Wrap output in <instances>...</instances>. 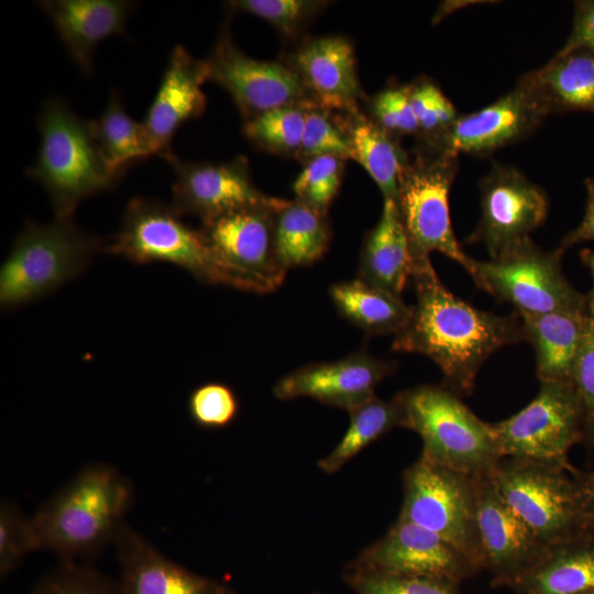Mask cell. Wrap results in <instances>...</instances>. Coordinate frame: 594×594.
I'll use <instances>...</instances> for the list:
<instances>
[{
    "label": "cell",
    "instance_id": "obj_1",
    "mask_svg": "<svg viewBox=\"0 0 594 594\" xmlns=\"http://www.w3.org/2000/svg\"><path fill=\"white\" fill-rule=\"evenodd\" d=\"M411 279L416 302L392 350L427 356L441 370L444 385L459 395L471 394L485 361L525 340L520 317L485 311L459 298L441 282L431 261L414 265Z\"/></svg>",
    "mask_w": 594,
    "mask_h": 594
},
{
    "label": "cell",
    "instance_id": "obj_2",
    "mask_svg": "<svg viewBox=\"0 0 594 594\" xmlns=\"http://www.w3.org/2000/svg\"><path fill=\"white\" fill-rule=\"evenodd\" d=\"M133 499L132 483L117 468L84 465L30 516L36 550L62 561L92 557L113 544Z\"/></svg>",
    "mask_w": 594,
    "mask_h": 594
},
{
    "label": "cell",
    "instance_id": "obj_3",
    "mask_svg": "<svg viewBox=\"0 0 594 594\" xmlns=\"http://www.w3.org/2000/svg\"><path fill=\"white\" fill-rule=\"evenodd\" d=\"M37 127L38 154L26 174L47 191L55 218H73L84 199L118 183L98 144L94 120L80 118L54 97L43 103Z\"/></svg>",
    "mask_w": 594,
    "mask_h": 594
},
{
    "label": "cell",
    "instance_id": "obj_4",
    "mask_svg": "<svg viewBox=\"0 0 594 594\" xmlns=\"http://www.w3.org/2000/svg\"><path fill=\"white\" fill-rule=\"evenodd\" d=\"M182 217L172 205L134 197L127 205L118 233L103 251L135 264H173L202 283L257 293L249 279L213 253L200 229H193Z\"/></svg>",
    "mask_w": 594,
    "mask_h": 594
},
{
    "label": "cell",
    "instance_id": "obj_5",
    "mask_svg": "<svg viewBox=\"0 0 594 594\" xmlns=\"http://www.w3.org/2000/svg\"><path fill=\"white\" fill-rule=\"evenodd\" d=\"M103 245L73 218L44 224L29 221L0 267L1 309L35 301L78 277Z\"/></svg>",
    "mask_w": 594,
    "mask_h": 594
},
{
    "label": "cell",
    "instance_id": "obj_6",
    "mask_svg": "<svg viewBox=\"0 0 594 594\" xmlns=\"http://www.w3.org/2000/svg\"><path fill=\"white\" fill-rule=\"evenodd\" d=\"M404 428L422 441L420 455L469 476L490 474L502 457L490 422L447 385H419L395 395Z\"/></svg>",
    "mask_w": 594,
    "mask_h": 594
},
{
    "label": "cell",
    "instance_id": "obj_7",
    "mask_svg": "<svg viewBox=\"0 0 594 594\" xmlns=\"http://www.w3.org/2000/svg\"><path fill=\"white\" fill-rule=\"evenodd\" d=\"M566 466L502 458L490 473L499 494L548 547L590 532L581 482Z\"/></svg>",
    "mask_w": 594,
    "mask_h": 594
},
{
    "label": "cell",
    "instance_id": "obj_8",
    "mask_svg": "<svg viewBox=\"0 0 594 594\" xmlns=\"http://www.w3.org/2000/svg\"><path fill=\"white\" fill-rule=\"evenodd\" d=\"M564 252L559 246L542 250L529 237L496 257L473 258L469 274L476 287L512 305L518 316L587 311L586 295L579 293L563 274Z\"/></svg>",
    "mask_w": 594,
    "mask_h": 594
},
{
    "label": "cell",
    "instance_id": "obj_9",
    "mask_svg": "<svg viewBox=\"0 0 594 594\" xmlns=\"http://www.w3.org/2000/svg\"><path fill=\"white\" fill-rule=\"evenodd\" d=\"M458 157L424 145L402 174L396 204L414 265L431 261L430 254L439 252L468 273L471 270L473 258L459 244L450 218L449 194Z\"/></svg>",
    "mask_w": 594,
    "mask_h": 594
},
{
    "label": "cell",
    "instance_id": "obj_10",
    "mask_svg": "<svg viewBox=\"0 0 594 594\" xmlns=\"http://www.w3.org/2000/svg\"><path fill=\"white\" fill-rule=\"evenodd\" d=\"M398 519L443 538L482 571L474 476L420 455L403 473Z\"/></svg>",
    "mask_w": 594,
    "mask_h": 594
},
{
    "label": "cell",
    "instance_id": "obj_11",
    "mask_svg": "<svg viewBox=\"0 0 594 594\" xmlns=\"http://www.w3.org/2000/svg\"><path fill=\"white\" fill-rule=\"evenodd\" d=\"M490 425L502 458L568 466L569 449L582 440L583 416L573 383H540L526 407Z\"/></svg>",
    "mask_w": 594,
    "mask_h": 594
},
{
    "label": "cell",
    "instance_id": "obj_12",
    "mask_svg": "<svg viewBox=\"0 0 594 594\" xmlns=\"http://www.w3.org/2000/svg\"><path fill=\"white\" fill-rule=\"evenodd\" d=\"M205 61L209 80L228 91L244 121L276 108L314 103L289 64L248 56L228 30L221 32Z\"/></svg>",
    "mask_w": 594,
    "mask_h": 594
},
{
    "label": "cell",
    "instance_id": "obj_13",
    "mask_svg": "<svg viewBox=\"0 0 594 594\" xmlns=\"http://www.w3.org/2000/svg\"><path fill=\"white\" fill-rule=\"evenodd\" d=\"M344 570L404 576H428L460 584L479 568L438 535L402 519L364 548Z\"/></svg>",
    "mask_w": 594,
    "mask_h": 594
},
{
    "label": "cell",
    "instance_id": "obj_14",
    "mask_svg": "<svg viewBox=\"0 0 594 594\" xmlns=\"http://www.w3.org/2000/svg\"><path fill=\"white\" fill-rule=\"evenodd\" d=\"M544 190L517 168L494 163L481 182V216L466 243L482 244L490 258L529 238L546 220Z\"/></svg>",
    "mask_w": 594,
    "mask_h": 594
},
{
    "label": "cell",
    "instance_id": "obj_15",
    "mask_svg": "<svg viewBox=\"0 0 594 594\" xmlns=\"http://www.w3.org/2000/svg\"><path fill=\"white\" fill-rule=\"evenodd\" d=\"M284 199L242 208L201 222L200 231L213 253L249 279L257 293L276 289L286 271L275 250L274 215Z\"/></svg>",
    "mask_w": 594,
    "mask_h": 594
},
{
    "label": "cell",
    "instance_id": "obj_16",
    "mask_svg": "<svg viewBox=\"0 0 594 594\" xmlns=\"http://www.w3.org/2000/svg\"><path fill=\"white\" fill-rule=\"evenodd\" d=\"M481 568L509 587L546 554V546L499 494L490 474L474 476Z\"/></svg>",
    "mask_w": 594,
    "mask_h": 594
},
{
    "label": "cell",
    "instance_id": "obj_17",
    "mask_svg": "<svg viewBox=\"0 0 594 594\" xmlns=\"http://www.w3.org/2000/svg\"><path fill=\"white\" fill-rule=\"evenodd\" d=\"M164 160L174 170L172 206L180 216L191 215L205 222L277 199L266 196L254 185L245 157L222 163L189 162L170 153Z\"/></svg>",
    "mask_w": 594,
    "mask_h": 594
},
{
    "label": "cell",
    "instance_id": "obj_18",
    "mask_svg": "<svg viewBox=\"0 0 594 594\" xmlns=\"http://www.w3.org/2000/svg\"><path fill=\"white\" fill-rule=\"evenodd\" d=\"M395 369L394 362L361 350L333 362L298 367L278 380L273 393L280 400L308 397L350 411L376 396V387Z\"/></svg>",
    "mask_w": 594,
    "mask_h": 594
},
{
    "label": "cell",
    "instance_id": "obj_19",
    "mask_svg": "<svg viewBox=\"0 0 594 594\" xmlns=\"http://www.w3.org/2000/svg\"><path fill=\"white\" fill-rule=\"evenodd\" d=\"M113 546L117 594H238L229 584L173 561L127 522Z\"/></svg>",
    "mask_w": 594,
    "mask_h": 594
},
{
    "label": "cell",
    "instance_id": "obj_20",
    "mask_svg": "<svg viewBox=\"0 0 594 594\" xmlns=\"http://www.w3.org/2000/svg\"><path fill=\"white\" fill-rule=\"evenodd\" d=\"M544 117L517 84L490 106L459 116L441 136L424 145L459 156L487 155L538 128Z\"/></svg>",
    "mask_w": 594,
    "mask_h": 594
},
{
    "label": "cell",
    "instance_id": "obj_21",
    "mask_svg": "<svg viewBox=\"0 0 594 594\" xmlns=\"http://www.w3.org/2000/svg\"><path fill=\"white\" fill-rule=\"evenodd\" d=\"M209 80L206 61L178 44L169 56L156 96L142 121L152 155L165 158L177 130L200 117L207 106L202 85Z\"/></svg>",
    "mask_w": 594,
    "mask_h": 594
},
{
    "label": "cell",
    "instance_id": "obj_22",
    "mask_svg": "<svg viewBox=\"0 0 594 594\" xmlns=\"http://www.w3.org/2000/svg\"><path fill=\"white\" fill-rule=\"evenodd\" d=\"M288 64L316 106L327 111H359L363 91L349 38L327 35L307 40L294 52Z\"/></svg>",
    "mask_w": 594,
    "mask_h": 594
},
{
    "label": "cell",
    "instance_id": "obj_23",
    "mask_svg": "<svg viewBox=\"0 0 594 594\" xmlns=\"http://www.w3.org/2000/svg\"><path fill=\"white\" fill-rule=\"evenodd\" d=\"M40 8L48 15L68 55L80 72L94 73V55L109 36L125 32L134 2L127 0H45Z\"/></svg>",
    "mask_w": 594,
    "mask_h": 594
},
{
    "label": "cell",
    "instance_id": "obj_24",
    "mask_svg": "<svg viewBox=\"0 0 594 594\" xmlns=\"http://www.w3.org/2000/svg\"><path fill=\"white\" fill-rule=\"evenodd\" d=\"M517 85L544 118L573 111L594 114V53L585 47L560 50Z\"/></svg>",
    "mask_w": 594,
    "mask_h": 594
},
{
    "label": "cell",
    "instance_id": "obj_25",
    "mask_svg": "<svg viewBox=\"0 0 594 594\" xmlns=\"http://www.w3.org/2000/svg\"><path fill=\"white\" fill-rule=\"evenodd\" d=\"M519 317L525 340L534 348L539 382L572 383L587 311L562 310Z\"/></svg>",
    "mask_w": 594,
    "mask_h": 594
},
{
    "label": "cell",
    "instance_id": "obj_26",
    "mask_svg": "<svg viewBox=\"0 0 594 594\" xmlns=\"http://www.w3.org/2000/svg\"><path fill=\"white\" fill-rule=\"evenodd\" d=\"M409 241L395 200L384 199L381 218L365 235L358 278L397 297L413 274Z\"/></svg>",
    "mask_w": 594,
    "mask_h": 594
},
{
    "label": "cell",
    "instance_id": "obj_27",
    "mask_svg": "<svg viewBox=\"0 0 594 594\" xmlns=\"http://www.w3.org/2000/svg\"><path fill=\"white\" fill-rule=\"evenodd\" d=\"M509 588L516 594L594 591V538L586 532L549 547L542 559Z\"/></svg>",
    "mask_w": 594,
    "mask_h": 594
},
{
    "label": "cell",
    "instance_id": "obj_28",
    "mask_svg": "<svg viewBox=\"0 0 594 594\" xmlns=\"http://www.w3.org/2000/svg\"><path fill=\"white\" fill-rule=\"evenodd\" d=\"M343 128L356 161L378 186L384 199L396 201L402 174L409 156L398 139L360 111L345 113Z\"/></svg>",
    "mask_w": 594,
    "mask_h": 594
},
{
    "label": "cell",
    "instance_id": "obj_29",
    "mask_svg": "<svg viewBox=\"0 0 594 594\" xmlns=\"http://www.w3.org/2000/svg\"><path fill=\"white\" fill-rule=\"evenodd\" d=\"M274 232L276 255L286 272L322 257L332 235L328 213L296 199L283 200L275 210Z\"/></svg>",
    "mask_w": 594,
    "mask_h": 594
},
{
    "label": "cell",
    "instance_id": "obj_30",
    "mask_svg": "<svg viewBox=\"0 0 594 594\" xmlns=\"http://www.w3.org/2000/svg\"><path fill=\"white\" fill-rule=\"evenodd\" d=\"M330 297L343 318L370 336H396L411 314V306H407L402 297L359 278L333 284Z\"/></svg>",
    "mask_w": 594,
    "mask_h": 594
},
{
    "label": "cell",
    "instance_id": "obj_31",
    "mask_svg": "<svg viewBox=\"0 0 594 594\" xmlns=\"http://www.w3.org/2000/svg\"><path fill=\"white\" fill-rule=\"evenodd\" d=\"M346 431L331 452L317 461L326 474H334L361 451L396 427L404 426V416L398 400H383L374 396L351 409Z\"/></svg>",
    "mask_w": 594,
    "mask_h": 594
},
{
    "label": "cell",
    "instance_id": "obj_32",
    "mask_svg": "<svg viewBox=\"0 0 594 594\" xmlns=\"http://www.w3.org/2000/svg\"><path fill=\"white\" fill-rule=\"evenodd\" d=\"M94 122L102 155L119 177L130 165L153 156L142 122L125 112L117 91L111 92L102 114Z\"/></svg>",
    "mask_w": 594,
    "mask_h": 594
},
{
    "label": "cell",
    "instance_id": "obj_33",
    "mask_svg": "<svg viewBox=\"0 0 594 594\" xmlns=\"http://www.w3.org/2000/svg\"><path fill=\"white\" fill-rule=\"evenodd\" d=\"M308 106L310 105H292L266 111L244 121L243 133L261 150L277 155L297 156Z\"/></svg>",
    "mask_w": 594,
    "mask_h": 594
},
{
    "label": "cell",
    "instance_id": "obj_34",
    "mask_svg": "<svg viewBox=\"0 0 594 594\" xmlns=\"http://www.w3.org/2000/svg\"><path fill=\"white\" fill-rule=\"evenodd\" d=\"M344 161L338 156L323 155L305 162L293 185L295 199L328 213L342 184Z\"/></svg>",
    "mask_w": 594,
    "mask_h": 594
},
{
    "label": "cell",
    "instance_id": "obj_35",
    "mask_svg": "<svg viewBox=\"0 0 594 594\" xmlns=\"http://www.w3.org/2000/svg\"><path fill=\"white\" fill-rule=\"evenodd\" d=\"M409 98L425 143L441 136L459 118L453 103L440 87L429 78L409 84Z\"/></svg>",
    "mask_w": 594,
    "mask_h": 594
},
{
    "label": "cell",
    "instance_id": "obj_36",
    "mask_svg": "<svg viewBox=\"0 0 594 594\" xmlns=\"http://www.w3.org/2000/svg\"><path fill=\"white\" fill-rule=\"evenodd\" d=\"M327 3L312 0H235L227 2V6L267 21L285 36H294Z\"/></svg>",
    "mask_w": 594,
    "mask_h": 594
},
{
    "label": "cell",
    "instance_id": "obj_37",
    "mask_svg": "<svg viewBox=\"0 0 594 594\" xmlns=\"http://www.w3.org/2000/svg\"><path fill=\"white\" fill-rule=\"evenodd\" d=\"M343 582L355 594H460L459 584L428 576H404L344 570Z\"/></svg>",
    "mask_w": 594,
    "mask_h": 594
},
{
    "label": "cell",
    "instance_id": "obj_38",
    "mask_svg": "<svg viewBox=\"0 0 594 594\" xmlns=\"http://www.w3.org/2000/svg\"><path fill=\"white\" fill-rule=\"evenodd\" d=\"M323 155L346 161L352 158V151L340 122L331 119L327 110L310 105L306 109L305 129L297 157L307 162Z\"/></svg>",
    "mask_w": 594,
    "mask_h": 594
},
{
    "label": "cell",
    "instance_id": "obj_39",
    "mask_svg": "<svg viewBox=\"0 0 594 594\" xmlns=\"http://www.w3.org/2000/svg\"><path fill=\"white\" fill-rule=\"evenodd\" d=\"M30 594H117L116 582L88 564L62 561Z\"/></svg>",
    "mask_w": 594,
    "mask_h": 594
},
{
    "label": "cell",
    "instance_id": "obj_40",
    "mask_svg": "<svg viewBox=\"0 0 594 594\" xmlns=\"http://www.w3.org/2000/svg\"><path fill=\"white\" fill-rule=\"evenodd\" d=\"M193 422L205 429L228 427L239 414V400L224 383L209 382L191 391L187 402Z\"/></svg>",
    "mask_w": 594,
    "mask_h": 594
},
{
    "label": "cell",
    "instance_id": "obj_41",
    "mask_svg": "<svg viewBox=\"0 0 594 594\" xmlns=\"http://www.w3.org/2000/svg\"><path fill=\"white\" fill-rule=\"evenodd\" d=\"M36 551L30 516L12 502L0 504V575L6 578L24 559Z\"/></svg>",
    "mask_w": 594,
    "mask_h": 594
},
{
    "label": "cell",
    "instance_id": "obj_42",
    "mask_svg": "<svg viewBox=\"0 0 594 594\" xmlns=\"http://www.w3.org/2000/svg\"><path fill=\"white\" fill-rule=\"evenodd\" d=\"M370 109L372 119L396 139L420 133L408 85H392L380 91L372 98Z\"/></svg>",
    "mask_w": 594,
    "mask_h": 594
},
{
    "label": "cell",
    "instance_id": "obj_43",
    "mask_svg": "<svg viewBox=\"0 0 594 594\" xmlns=\"http://www.w3.org/2000/svg\"><path fill=\"white\" fill-rule=\"evenodd\" d=\"M572 383L582 408V440L594 446V318L590 316L575 363Z\"/></svg>",
    "mask_w": 594,
    "mask_h": 594
},
{
    "label": "cell",
    "instance_id": "obj_44",
    "mask_svg": "<svg viewBox=\"0 0 594 594\" xmlns=\"http://www.w3.org/2000/svg\"><path fill=\"white\" fill-rule=\"evenodd\" d=\"M585 47L594 53V0L574 2L573 25L561 50Z\"/></svg>",
    "mask_w": 594,
    "mask_h": 594
},
{
    "label": "cell",
    "instance_id": "obj_45",
    "mask_svg": "<svg viewBox=\"0 0 594 594\" xmlns=\"http://www.w3.org/2000/svg\"><path fill=\"white\" fill-rule=\"evenodd\" d=\"M586 189V208L581 223L561 240L559 248L566 250L575 244L594 241V178L584 180Z\"/></svg>",
    "mask_w": 594,
    "mask_h": 594
},
{
    "label": "cell",
    "instance_id": "obj_46",
    "mask_svg": "<svg viewBox=\"0 0 594 594\" xmlns=\"http://www.w3.org/2000/svg\"><path fill=\"white\" fill-rule=\"evenodd\" d=\"M590 530L594 529V472L581 482Z\"/></svg>",
    "mask_w": 594,
    "mask_h": 594
},
{
    "label": "cell",
    "instance_id": "obj_47",
    "mask_svg": "<svg viewBox=\"0 0 594 594\" xmlns=\"http://www.w3.org/2000/svg\"><path fill=\"white\" fill-rule=\"evenodd\" d=\"M580 258L582 263L588 268L593 286L591 292L586 295V310L590 317L594 318V250L585 248L580 252Z\"/></svg>",
    "mask_w": 594,
    "mask_h": 594
},
{
    "label": "cell",
    "instance_id": "obj_48",
    "mask_svg": "<svg viewBox=\"0 0 594 594\" xmlns=\"http://www.w3.org/2000/svg\"><path fill=\"white\" fill-rule=\"evenodd\" d=\"M585 594H594V591L587 592V593H585Z\"/></svg>",
    "mask_w": 594,
    "mask_h": 594
},
{
    "label": "cell",
    "instance_id": "obj_49",
    "mask_svg": "<svg viewBox=\"0 0 594 594\" xmlns=\"http://www.w3.org/2000/svg\"><path fill=\"white\" fill-rule=\"evenodd\" d=\"M311 594H321V593H319V592H312Z\"/></svg>",
    "mask_w": 594,
    "mask_h": 594
}]
</instances>
